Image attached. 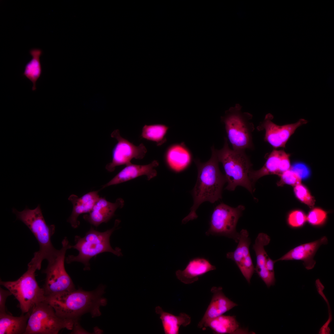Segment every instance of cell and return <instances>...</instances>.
I'll use <instances>...</instances> for the list:
<instances>
[{"instance_id": "cell-1", "label": "cell", "mask_w": 334, "mask_h": 334, "mask_svg": "<svg viewBox=\"0 0 334 334\" xmlns=\"http://www.w3.org/2000/svg\"><path fill=\"white\" fill-rule=\"evenodd\" d=\"M105 289L102 285L90 291L75 289L45 296V301L53 308L58 316L75 322L87 313L92 318L101 315V308L107 303L104 296Z\"/></svg>"}, {"instance_id": "cell-2", "label": "cell", "mask_w": 334, "mask_h": 334, "mask_svg": "<svg viewBox=\"0 0 334 334\" xmlns=\"http://www.w3.org/2000/svg\"><path fill=\"white\" fill-rule=\"evenodd\" d=\"M215 149L214 146L212 147V155L208 161L202 163L195 160L198 177L192 192L194 203L190 212L182 220V224L197 218L196 211L202 203L207 201L214 203L222 198L223 187L226 181L225 175L220 170Z\"/></svg>"}, {"instance_id": "cell-3", "label": "cell", "mask_w": 334, "mask_h": 334, "mask_svg": "<svg viewBox=\"0 0 334 334\" xmlns=\"http://www.w3.org/2000/svg\"><path fill=\"white\" fill-rule=\"evenodd\" d=\"M12 212L16 215L17 220L20 221L28 227L38 242L39 250L34 253V257L28 266H33L40 270L42 261L44 259L48 262L50 260L57 251L51 241V237L55 232V226L54 225L47 224L39 204L34 209L26 207L20 212L13 208Z\"/></svg>"}, {"instance_id": "cell-4", "label": "cell", "mask_w": 334, "mask_h": 334, "mask_svg": "<svg viewBox=\"0 0 334 334\" xmlns=\"http://www.w3.org/2000/svg\"><path fill=\"white\" fill-rule=\"evenodd\" d=\"M215 151L218 161L222 164L225 170L228 183L225 189L234 191L237 186H241L252 194L255 191L254 185L249 174L253 165L245 151L230 148L227 138L225 137L223 148L215 149Z\"/></svg>"}, {"instance_id": "cell-5", "label": "cell", "mask_w": 334, "mask_h": 334, "mask_svg": "<svg viewBox=\"0 0 334 334\" xmlns=\"http://www.w3.org/2000/svg\"><path fill=\"white\" fill-rule=\"evenodd\" d=\"M120 222L119 220H116L113 228L103 232H99L91 227L83 237L75 236V244L71 246V248L77 250L79 254L76 256L69 255L66 258V263L80 262L84 265V270H89L90 269V260L99 254L108 252L118 256H122L121 249L119 248L113 249L109 242L111 235Z\"/></svg>"}, {"instance_id": "cell-6", "label": "cell", "mask_w": 334, "mask_h": 334, "mask_svg": "<svg viewBox=\"0 0 334 334\" xmlns=\"http://www.w3.org/2000/svg\"><path fill=\"white\" fill-rule=\"evenodd\" d=\"M241 110L239 104L230 108L221 117V121L232 149L245 151L254 148L252 133L255 128L251 121L252 115Z\"/></svg>"}, {"instance_id": "cell-7", "label": "cell", "mask_w": 334, "mask_h": 334, "mask_svg": "<svg viewBox=\"0 0 334 334\" xmlns=\"http://www.w3.org/2000/svg\"><path fill=\"white\" fill-rule=\"evenodd\" d=\"M36 270L33 267L28 266L27 270L17 280L0 281V285L9 290L18 301L23 314L45 299L44 290L39 287L36 279Z\"/></svg>"}, {"instance_id": "cell-8", "label": "cell", "mask_w": 334, "mask_h": 334, "mask_svg": "<svg viewBox=\"0 0 334 334\" xmlns=\"http://www.w3.org/2000/svg\"><path fill=\"white\" fill-rule=\"evenodd\" d=\"M62 247L54 257L48 261L46 268L43 271L46 274L43 288L45 296L70 291L75 289L74 283L65 267L66 250L71 248V245L65 237L62 241Z\"/></svg>"}, {"instance_id": "cell-9", "label": "cell", "mask_w": 334, "mask_h": 334, "mask_svg": "<svg viewBox=\"0 0 334 334\" xmlns=\"http://www.w3.org/2000/svg\"><path fill=\"white\" fill-rule=\"evenodd\" d=\"M75 322L62 318L45 301L32 309L24 334H57L62 329L71 330Z\"/></svg>"}, {"instance_id": "cell-10", "label": "cell", "mask_w": 334, "mask_h": 334, "mask_svg": "<svg viewBox=\"0 0 334 334\" xmlns=\"http://www.w3.org/2000/svg\"><path fill=\"white\" fill-rule=\"evenodd\" d=\"M245 209L242 205L233 208L224 203L219 204L212 212L206 235L225 236L238 242L239 233L237 232L236 227Z\"/></svg>"}, {"instance_id": "cell-11", "label": "cell", "mask_w": 334, "mask_h": 334, "mask_svg": "<svg viewBox=\"0 0 334 334\" xmlns=\"http://www.w3.org/2000/svg\"><path fill=\"white\" fill-rule=\"evenodd\" d=\"M111 136L117 140L112 151V160L105 166L109 172L113 171L116 167L131 163L133 159H142L145 156L147 150L142 143L138 146L135 145L126 139L122 137L118 129L114 130Z\"/></svg>"}, {"instance_id": "cell-12", "label": "cell", "mask_w": 334, "mask_h": 334, "mask_svg": "<svg viewBox=\"0 0 334 334\" xmlns=\"http://www.w3.org/2000/svg\"><path fill=\"white\" fill-rule=\"evenodd\" d=\"M273 118L272 114H267L257 129L258 131H265L264 140L274 149L285 148L287 142L297 129L308 122L306 120L301 118L295 123L280 126L272 121Z\"/></svg>"}, {"instance_id": "cell-13", "label": "cell", "mask_w": 334, "mask_h": 334, "mask_svg": "<svg viewBox=\"0 0 334 334\" xmlns=\"http://www.w3.org/2000/svg\"><path fill=\"white\" fill-rule=\"evenodd\" d=\"M238 245L235 250L228 252L226 257L233 261L247 282L250 283L255 268L249 251L251 243L249 233L245 229L240 232Z\"/></svg>"}, {"instance_id": "cell-14", "label": "cell", "mask_w": 334, "mask_h": 334, "mask_svg": "<svg viewBox=\"0 0 334 334\" xmlns=\"http://www.w3.org/2000/svg\"><path fill=\"white\" fill-rule=\"evenodd\" d=\"M290 156V154L283 150L273 149L268 155L266 162L261 168L250 171L249 178L253 185L263 176L271 174L279 176L291 169Z\"/></svg>"}, {"instance_id": "cell-15", "label": "cell", "mask_w": 334, "mask_h": 334, "mask_svg": "<svg viewBox=\"0 0 334 334\" xmlns=\"http://www.w3.org/2000/svg\"><path fill=\"white\" fill-rule=\"evenodd\" d=\"M328 240L326 236L309 243L298 246L290 250L274 262L279 261L298 260L303 262L306 269H313L316 263L314 257L319 247L322 245L326 244Z\"/></svg>"}, {"instance_id": "cell-16", "label": "cell", "mask_w": 334, "mask_h": 334, "mask_svg": "<svg viewBox=\"0 0 334 334\" xmlns=\"http://www.w3.org/2000/svg\"><path fill=\"white\" fill-rule=\"evenodd\" d=\"M159 164L156 160L153 161L150 163L145 165L134 164L131 163L126 165L112 179L103 185L102 188L124 182L144 175L146 176L147 180H149L156 176L157 172L155 168Z\"/></svg>"}, {"instance_id": "cell-17", "label": "cell", "mask_w": 334, "mask_h": 334, "mask_svg": "<svg viewBox=\"0 0 334 334\" xmlns=\"http://www.w3.org/2000/svg\"><path fill=\"white\" fill-rule=\"evenodd\" d=\"M124 200L118 198L114 203L107 201L105 198L100 197L97 200L91 211L84 215L86 221L96 227L103 223L107 222L114 216L116 210L124 205Z\"/></svg>"}, {"instance_id": "cell-18", "label": "cell", "mask_w": 334, "mask_h": 334, "mask_svg": "<svg viewBox=\"0 0 334 334\" xmlns=\"http://www.w3.org/2000/svg\"><path fill=\"white\" fill-rule=\"evenodd\" d=\"M211 291L213 294L212 298L203 317L198 324V327L200 328L203 329L206 321L223 315L238 305L225 295L221 287H213Z\"/></svg>"}, {"instance_id": "cell-19", "label": "cell", "mask_w": 334, "mask_h": 334, "mask_svg": "<svg viewBox=\"0 0 334 334\" xmlns=\"http://www.w3.org/2000/svg\"><path fill=\"white\" fill-rule=\"evenodd\" d=\"M270 241V238L268 235L264 233H260L256 237L255 243L253 246L256 259L255 271L268 287L274 285L275 282L274 273L269 272L266 267V259L268 255L264 247L269 243Z\"/></svg>"}, {"instance_id": "cell-20", "label": "cell", "mask_w": 334, "mask_h": 334, "mask_svg": "<svg viewBox=\"0 0 334 334\" xmlns=\"http://www.w3.org/2000/svg\"><path fill=\"white\" fill-rule=\"evenodd\" d=\"M207 259L197 257L191 260L183 270L176 272L177 278L185 284H190L197 281L199 277L207 272L216 269Z\"/></svg>"}, {"instance_id": "cell-21", "label": "cell", "mask_w": 334, "mask_h": 334, "mask_svg": "<svg viewBox=\"0 0 334 334\" xmlns=\"http://www.w3.org/2000/svg\"><path fill=\"white\" fill-rule=\"evenodd\" d=\"M99 191L88 192L80 197L74 194L71 195L68 199L73 205L71 215L67 220L73 228H77L79 225L78 220L79 216L83 213H88L92 210L95 203L100 198Z\"/></svg>"}, {"instance_id": "cell-22", "label": "cell", "mask_w": 334, "mask_h": 334, "mask_svg": "<svg viewBox=\"0 0 334 334\" xmlns=\"http://www.w3.org/2000/svg\"><path fill=\"white\" fill-rule=\"evenodd\" d=\"M156 314L160 316L163 330L165 334H178L180 327H186L191 322L189 315L185 313H181L178 316L164 311L160 306L155 308Z\"/></svg>"}, {"instance_id": "cell-23", "label": "cell", "mask_w": 334, "mask_h": 334, "mask_svg": "<svg viewBox=\"0 0 334 334\" xmlns=\"http://www.w3.org/2000/svg\"><path fill=\"white\" fill-rule=\"evenodd\" d=\"M31 310L18 317L0 313V334H24Z\"/></svg>"}, {"instance_id": "cell-24", "label": "cell", "mask_w": 334, "mask_h": 334, "mask_svg": "<svg viewBox=\"0 0 334 334\" xmlns=\"http://www.w3.org/2000/svg\"><path fill=\"white\" fill-rule=\"evenodd\" d=\"M165 159L169 167L173 171L178 172L188 165L191 157L188 151L183 146L174 144L170 146L167 150Z\"/></svg>"}, {"instance_id": "cell-25", "label": "cell", "mask_w": 334, "mask_h": 334, "mask_svg": "<svg viewBox=\"0 0 334 334\" xmlns=\"http://www.w3.org/2000/svg\"><path fill=\"white\" fill-rule=\"evenodd\" d=\"M206 327L217 334H232L238 330L239 325L235 316L222 315L206 321L203 328Z\"/></svg>"}, {"instance_id": "cell-26", "label": "cell", "mask_w": 334, "mask_h": 334, "mask_svg": "<svg viewBox=\"0 0 334 334\" xmlns=\"http://www.w3.org/2000/svg\"><path fill=\"white\" fill-rule=\"evenodd\" d=\"M29 52L32 58L25 65L23 75L32 82L33 84L32 90L34 91L36 89V82L42 73L40 57L42 51L40 49H33Z\"/></svg>"}, {"instance_id": "cell-27", "label": "cell", "mask_w": 334, "mask_h": 334, "mask_svg": "<svg viewBox=\"0 0 334 334\" xmlns=\"http://www.w3.org/2000/svg\"><path fill=\"white\" fill-rule=\"evenodd\" d=\"M168 129V126L163 124H145L142 128L140 137L160 146L166 141L165 136Z\"/></svg>"}, {"instance_id": "cell-28", "label": "cell", "mask_w": 334, "mask_h": 334, "mask_svg": "<svg viewBox=\"0 0 334 334\" xmlns=\"http://www.w3.org/2000/svg\"><path fill=\"white\" fill-rule=\"evenodd\" d=\"M293 191L299 200L311 208H314L315 199L306 186L300 183L294 187Z\"/></svg>"}, {"instance_id": "cell-29", "label": "cell", "mask_w": 334, "mask_h": 334, "mask_svg": "<svg viewBox=\"0 0 334 334\" xmlns=\"http://www.w3.org/2000/svg\"><path fill=\"white\" fill-rule=\"evenodd\" d=\"M279 176L280 180L277 183L278 186L287 184L294 187L301 183L302 179L291 168L284 172Z\"/></svg>"}, {"instance_id": "cell-30", "label": "cell", "mask_w": 334, "mask_h": 334, "mask_svg": "<svg viewBox=\"0 0 334 334\" xmlns=\"http://www.w3.org/2000/svg\"><path fill=\"white\" fill-rule=\"evenodd\" d=\"M327 216V212L322 208H313L306 216V221L312 225H320L324 222Z\"/></svg>"}, {"instance_id": "cell-31", "label": "cell", "mask_w": 334, "mask_h": 334, "mask_svg": "<svg viewBox=\"0 0 334 334\" xmlns=\"http://www.w3.org/2000/svg\"><path fill=\"white\" fill-rule=\"evenodd\" d=\"M306 221V216L303 211L299 210L291 212L289 214L287 218L289 225L293 228H298L303 226Z\"/></svg>"}, {"instance_id": "cell-32", "label": "cell", "mask_w": 334, "mask_h": 334, "mask_svg": "<svg viewBox=\"0 0 334 334\" xmlns=\"http://www.w3.org/2000/svg\"><path fill=\"white\" fill-rule=\"evenodd\" d=\"M12 295L9 290L0 287V313H6L5 304L7 297Z\"/></svg>"}, {"instance_id": "cell-33", "label": "cell", "mask_w": 334, "mask_h": 334, "mask_svg": "<svg viewBox=\"0 0 334 334\" xmlns=\"http://www.w3.org/2000/svg\"><path fill=\"white\" fill-rule=\"evenodd\" d=\"M291 169L296 172L302 178H306L309 175V171L305 165L300 164L295 165L291 167Z\"/></svg>"}, {"instance_id": "cell-34", "label": "cell", "mask_w": 334, "mask_h": 334, "mask_svg": "<svg viewBox=\"0 0 334 334\" xmlns=\"http://www.w3.org/2000/svg\"><path fill=\"white\" fill-rule=\"evenodd\" d=\"M72 333L73 334L75 333H89L88 332L84 330L79 323V320L75 321L72 330Z\"/></svg>"}, {"instance_id": "cell-35", "label": "cell", "mask_w": 334, "mask_h": 334, "mask_svg": "<svg viewBox=\"0 0 334 334\" xmlns=\"http://www.w3.org/2000/svg\"><path fill=\"white\" fill-rule=\"evenodd\" d=\"M275 263L274 260L272 259L268 256L266 259V267L268 270L271 273H274V264Z\"/></svg>"}]
</instances>
